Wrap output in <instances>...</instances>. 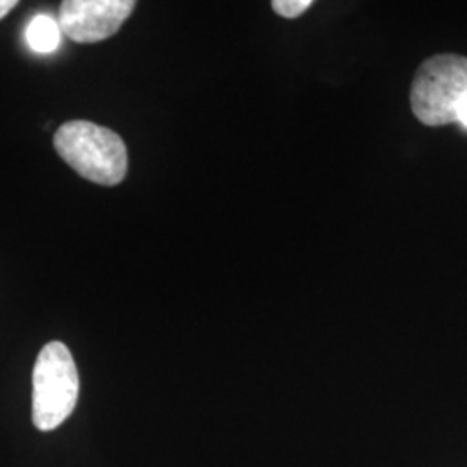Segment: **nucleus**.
Instances as JSON below:
<instances>
[{
	"label": "nucleus",
	"mask_w": 467,
	"mask_h": 467,
	"mask_svg": "<svg viewBox=\"0 0 467 467\" xmlns=\"http://www.w3.org/2000/svg\"><path fill=\"white\" fill-rule=\"evenodd\" d=\"M466 104L467 57L438 54L419 67L410 88V106L420 123L428 127L457 123Z\"/></svg>",
	"instance_id": "obj_2"
},
{
	"label": "nucleus",
	"mask_w": 467,
	"mask_h": 467,
	"mask_svg": "<svg viewBox=\"0 0 467 467\" xmlns=\"http://www.w3.org/2000/svg\"><path fill=\"white\" fill-rule=\"evenodd\" d=\"M61 34L63 32L59 28V23L54 17H50L49 15H38L26 26L25 36L30 49L40 54H47L57 49Z\"/></svg>",
	"instance_id": "obj_5"
},
{
	"label": "nucleus",
	"mask_w": 467,
	"mask_h": 467,
	"mask_svg": "<svg viewBox=\"0 0 467 467\" xmlns=\"http://www.w3.org/2000/svg\"><path fill=\"white\" fill-rule=\"evenodd\" d=\"M16 5V0H0V19L7 16Z\"/></svg>",
	"instance_id": "obj_7"
},
{
	"label": "nucleus",
	"mask_w": 467,
	"mask_h": 467,
	"mask_svg": "<svg viewBox=\"0 0 467 467\" xmlns=\"http://www.w3.org/2000/svg\"><path fill=\"white\" fill-rule=\"evenodd\" d=\"M57 154L87 181L99 185L123 182L129 170V154L123 139L92 121L73 119L54 134Z\"/></svg>",
	"instance_id": "obj_1"
},
{
	"label": "nucleus",
	"mask_w": 467,
	"mask_h": 467,
	"mask_svg": "<svg viewBox=\"0 0 467 467\" xmlns=\"http://www.w3.org/2000/svg\"><path fill=\"white\" fill-rule=\"evenodd\" d=\"M457 123H461L464 129H467V104L464 106V109L461 111V115H459V121Z\"/></svg>",
	"instance_id": "obj_8"
},
{
	"label": "nucleus",
	"mask_w": 467,
	"mask_h": 467,
	"mask_svg": "<svg viewBox=\"0 0 467 467\" xmlns=\"http://www.w3.org/2000/svg\"><path fill=\"white\" fill-rule=\"evenodd\" d=\"M80 378L71 351L50 341L36 357L34 368V424L52 431L67 420L78 401Z\"/></svg>",
	"instance_id": "obj_3"
},
{
	"label": "nucleus",
	"mask_w": 467,
	"mask_h": 467,
	"mask_svg": "<svg viewBox=\"0 0 467 467\" xmlns=\"http://www.w3.org/2000/svg\"><path fill=\"white\" fill-rule=\"evenodd\" d=\"M134 7L132 0H67L57 23L73 42L96 44L117 34Z\"/></svg>",
	"instance_id": "obj_4"
},
{
	"label": "nucleus",
	"mask_w": 467,
	"mask_h": 467,
	"mask_svg": "<svg viewBox=\"0 0 467 467\" xmlns=\"http://www.w3.org/2000/svg\"><path fill=\"white\" fill-rule=\"evenodd\" d=\"M312 0H274L272 9L285 19H296L312 7Z\"/></svg>",
	"instance_id": "obj_6"
}]
</instances>
